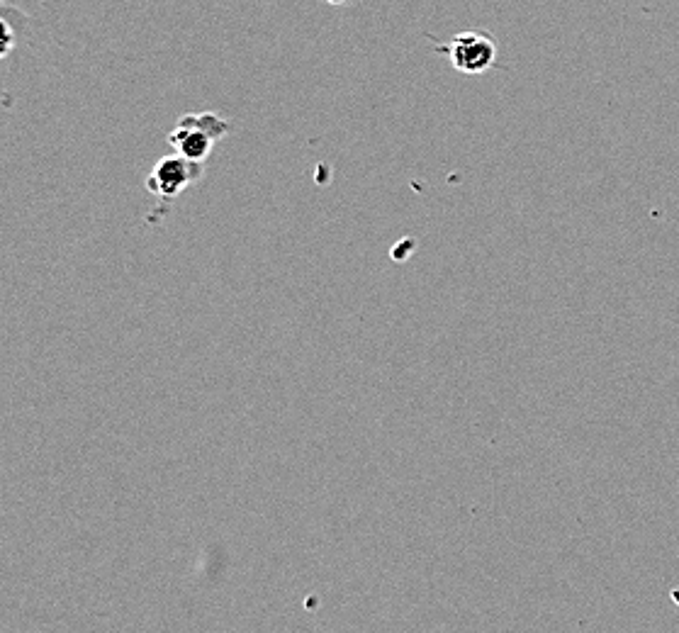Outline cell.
Segmentation results:
<instances>
[{
	"mask_svg": "<svg viewBox=\"0 0 679 633\" xmlns=\"http://www.w3.org/2000/svg\"><path fill=\"white\" fill-rule=\"evenodd\" d=\"M329 5H344V3H349V0H327Z\"/></svg>",
	"mask_w": 679,
	"mask_h": 633,
	"instance_id": "obj_5",
	"label": "cell"
},
{
	"mask_svg": "<svg viewBox=\"0 0 679 633\" xmlns=\"http://www.w3.org/2000/svg\"><path fill=\"white\" fill-rule=\"evenodd\" d=\"M15 47V32L10 27V22L5 18H0V59H5Z\"/></svg>",
	"mask_w": 679,
	"mask_h": 633,
	"instance_id": "obj_4",
	"label": "cell"
},
{
	"mask_svg": "<svg viewBox=\"0 0 679 633\" xmlns=\"http://www.w3.org/2000/svg\"><path fill=\"white\" fill-rule=\"evenodd\" d=\"M232 125L217 117L215 112H202V115H185L168 134V142L176 149V154L185 156L190 161L205 164L207 156L212 154L217 139L227 137Z\"/></svg>",
	"mask_w": 679,
	"mask_h": 633,
	"instance_id": "obj_1",
	"label": "cell"
},
{
	"mask_svg": "<svg viewBox=\"0 0 679 633\" xmlns=\"http://www.w3.org/2000/svg\"><path fill=\"white\" fill-rule=\"evenodd\" d=\"M202 176V164L185 159L181 154L164 156L156 161L154 171L149 173L147 188L159 200H176L183 190H188Z\"/></svg>",
	"mask_w": 679,
	"mask_h": 633,
	"instance_id": "obj_3",
	"label": "cell"
},
{
	"mask_svg": "<svg viewBox=\"0 0 679 633\" xmlns=\"http://www.w3.org/2000/svg\"><path fill=\"white\" fill-rule=\"evenodd\" d=\"M436 49L446 52L453 69L465 76L485 74L497 61V42L485 30L460 32V35L448 39V44H436Z\"/></svg>",
	"mask_w": 679,
	"mask_h": 633,
	"instance_id": "obj_2",
	"label": "cell"
}]
</instances>
